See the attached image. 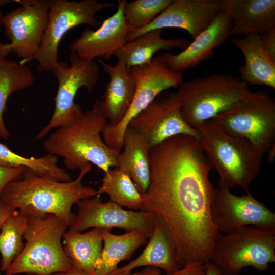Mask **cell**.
Wrapping results in <instances>:
<instances>
[{
	"label": "cell",
	"mask_w": 275,
	"mask_h": 275,
	"mask_svg": "<svg viewBox=\"0 0 275 275\" xmlns=\"http://www.w3.org/2000/svg\"><path fill=\"white\" fill-rule=\"evenodd\" d=\"M209 261L223 275H238L246 267L265 271L275 262V234L251 226L221 233Z\"/></svg>",
	"instance_id": "ba28073f"
},
{
	"label": "cell",
	"mask_w": 275,
	"mask_h": 275,
	"mask_svg": "<svg viewBox=\"0 0 275 275\" xmlns=\"http://www.w3.org/2000/svg\"><path fill=\"white\" fill-rule=\"evenodd\" d=\"M123 151L117 158V168L131 179L139 191L144 194L148 188L151 175L148 142L133 128L127 127L123 138Z\"/></svg>",
	"instance_id": "603a6c76"
},
{
	"label": "cell",
	"mask_w": 275,
	"mask_h": 275,
	"mask_svg": "<svg viewBox=\"0 0 275 275\" xmlns=\"http://www.w3.org/2000/svg\"><path fill=\"white\" fill-rule=\"evenodd\" d=\"M57 156L49 153L39 157H23L0 143V167L9 168L25 167L39 176L62 182L72 181L68 173L57 165Z\"/></svg>",
	"instance_id": "83f0119b"
},
{
	"label": "cell",
	"mask_w": 275,
	"mask_h": 275,
	"mask_svg": "<svg viewBox=\"0 0 275 275\" xmlns=\"http://www.w3.org/2000/svg\"><path fill=\"white\" fill-rule=\"evenodd\" d=\"M34 80L32 70L25 63L0 56V136L2 138L9 137L3 119L8 97L15 92L28 88Z\"/></svg>",
	"instance_id": "4316f807"
},
{
	"label": "cell",
	"mask_w": 275,
	"mask_h": 275,
	"mask_svg": "<svg viewBox=\"0 0 275 275\" xmlns=\"http://www.w3.org/2000/svg\"><path fill=\"white\" fill-rule=\"evenodd\" d=\"M70 65L59 61L52 70L58 81L54 99V110L50 120L35 137L41 139L54 128L68 125L82 113L81 107L74 102L78 90L85 87L91 93L99 78V67L94 60H88L71 52Z\"/></svg>",
	"instance_id": "8fae6325"
},
{
	"label": "cell",
	"mask_w": 275,
	"mask_h": 275,
	"mask_svg": "<svg viewBox=\"0 0 275 275\" xmlns=\"http://www.w3.org/2000/svg\"><path fill=\"white\" fill-rule=\"evenodd\" d=\"M78 215L68 230L81 232L90 228L111 230L121 228L126 232L141 231L150 237L156 216L141 210L133 211L124 209L121 206L109 200L103 202L101 195L82 200L77 203Z\"/></svg>",
	"instance_id": "9a60e30c"
},
{
	"label": "cell",
	"mask_w": 275,
	"mask_h": 275,
	"mask_svg": "<svg viewBox=\"0 0 275 275\" xmlns=\"http://www.w3.org/2000/svg\"><path fill=\"white\" fill-rule=\"evenodd\" d=\"M91 170L90 164L80 170L75 180L62 182L39 176L26 168L20 179L4 187L0 200L27 216L56 215L70 227L77 217L72 211V206L98 194V190L82 183Z\"/></svg>",
	"instance_id": "7a4b0ae2"
},
{
	"label": "cell",
	"mask_w": 275,
	"mask_h": 275,
	"mask_svg": "<svg viewBox=\"0 0 275 275\" xmlns=\"http://www.w3.org/2000/svg\"><path fill=\"white\" fill-rule=\"evenodd\" d=\"M211 119L226 133L249 141L262 156L275 147V100L265 91H249Z\"/></svg>",
	"instance_id": "8992f818"
},
{
	"label": "cell",
	"mask_w": 275,
	"mask_h": 275,
	"mask_svg": "<svg viewBox=\"0 0 275 275\" xmlns=\"http://www.w3.org/2000/svg\"><path fill=\"white\" fill-rule=\"evenodd\" d=\"M126 0H118L117 11L104 19L96 30L85 28L80 36L70 45L71 52L88 60L96 58L108 60L127 41L129 29L124 18Z\"/></svg>",
	"instance_id": "e0dca14e"
},
{
	"label": "cell",
	"mask_w": 275,
	"mask_h": 275,
	"mask_svg": "<svg viewBox=\"0 0 275 275\" xmlns=\"http://www.w3.org/2000/svg\"><path fill=\"white\" fill-rule=\"evenodd\" d=\"M103 229L81 233L68 230L63 237V250L74 268L94 275L103 248Z\"/></svg>",
	"instance_id": "d4e9b609"
},
{
	"label": "cell",
	"mask_w": 275,
	"mask_h": 275,
	"mask_svg": "<svg viewBox=\"0 0 275 275\" xmlns=\"http://www.w3.org/2000/svg\"><path fill=\"white\" fill-rule=\"evenodd\" d=\"M231 28L230 17L220 10L210 25L182 51L163 54L167 64L171 69L181 72L201 64L212 57L214 49L229 38Z\"/></svg>",
	"instance_id": "ac0fdd59"
},
{
	"label": "cell",
	"mask_w": 275,
	"mask_h": 275,
	"mask_svg": "<svg viewBox=\"0 0 275 275\" xmlns=\"http://www.w3.org/2000/svg\"><path fill=\"white\" fill-rule=\"evenodd\" d=\"M202 275H223L219 269L210 261L204 264V273Z\"/></svg>",
	"instance_id": "d590c367"
},
{
	"label": "cell",
	"mask_w": 275,
	"mask_h": 275,
	"mask_svg": "<svg viewBox=\"0 0 275 275\" xmlns=\"http://www.w3.org/2000/svg\"><path fill=\"white\" fill-rule=\"evenodd\" d=\"M106 118L92 107L71 124L58 127L43 143L48 153L63 158L70 170H82L93 163L104 173L117 167L120 152L109 148L101 138Z\"/></svg>",
	"instance_id": "3957f363"
},
{
	"label": "cell",
	"mask_w": 275,
	"mask_h": 275,
	"mask_svg": "<svg viewBox=\"0 0 275 275\" xmlns=\"http://www.w3.org/2000/svg\"><path fill=\"white\" fill-rule=\"evenodd\" d=\"M17 1L18 0H0V7L8 4L17 3Z\"/></svg>",
	"instance_id": "f35d334b"
},
{
	"label": "cell",
	"mask_w": 275,
	"mask_h": 275,
	"mask_svg": "<svg viewBox=\"0 0 275 275\" xmlns=\"http://www.w3.org/2000/svg\"><path fill=\"white\" fill-rule=\"evenodd\" d=\"M28 216L15 210L3 223L0 230V270L6 271L24 247V235Z\"/></svg>",
	"instance_id": "f546056e"
},
{
	"label": "cell",
	"mask_w": 275,
	"mask_h": 275,
	"mask_svg": "<svg viewBox=\"0 0 275 275\" xmlns=\"http://www.w3.org/2000/svg\"><path fill=\"white\" fill-rule=\"evenodd\" d=\"M231 43L238 48L245 59L244 65L239 69L241 81L249 86L265 85L275 89V61L263 49L260 34L233 37Z\"/></svg>",
	"instance_id": "7402d4cb"
},
{
	"label": "cell",
	"mask_w": 275,
	"mask_h": 275,
	"mask_svg": "<svg viewBox=\"0 0 275 275\" xmlns=\"http://www.w3.org/2000/svg\"><path fill=\"white\" fill-rule=\"evenodd\" d=\"M103 229V248L100 263L94 275H108L115 271L121 261L129 259L135 251L146 244L149 236L144 232L134 230L121 235Z\"/></svg>",
	"instance_id": "484cf974"
},
{
	"label": "cell",
	"mask_w": 275,
	"mask_h": 275,
	"mask_svg": "<svg viewBox=\"0 0 275 275\" xmlns=\"http://www.w3.org/2000/svg\"><path fill=\"white\" fill-rule=\"evenodd\" d=\"M16 209L0 200V230L5 221Z\"/></svg>",
	"instance_id": "e575fe53"
},
{
	"label": "cell",
	"mask_w": 275,
	"mask_h": 275,
	"mask_svg": "<svg viewBox=\"0 0 275 275\" xmlns=\"http://www.w3.org/2000/svg\"><path fill=\"white\" fill-rule=\"evenodd\" d=\"M231 19L230 36L261 34L275 28L274 0H219Z\"/></svg>",
	"instance_id": "ffe728a7"
},
{
	"label": "cell",
	"mask_w": 275,
	"mask_h": 275,
	"mask_svg": "<svg viewBox=\"0 0 275 275\" xmlns=\"http://www.w3.org/2000/svg\"><path fill=\"white\" fill-rule=\"evenodd\" d=\"M150 181L141 210L160 218L169 230L180 268L210 261L219 233L211 217L216 189L213 169L200 140L180 134L152 146Z\"/></svg>",
	"instance_id": "6da1fadb"
},
{
	"label": "cell",
	"mask_w": 275,
	"mask_h": 275,
	"mask_svg": "<svg viewBox=\"0 0 275 275\" xmlns=\"http://www.w3.org/2000/svg\"><path fill=\"white\" fill-rule=\"evenodd\" d=\"M162 30L146 32L134 40L127 42L114 54L117 60L123 61L128 68L149 62L161 50L184 49L190 41L184 38L164 39Z\"/></svg>",
	"instance_id": "cb8c5ba5"
},
{
	"label": "cell",
	"mask_w": 275,
	"mask_h": 275,
	"mask_svg": "<svg viewBox=\"0 0 275 275\" xmlns=\"http://www.w3.org/2000/svg\"><path fill=\"white\" fill-rule=\"evenodd\" d=\"M26 168H9L0 167V194L10 182L20 179Z\"/></svg>",
	"instance_id": "d6a6232c"
},
{
	"label": "cell",
	"mask_w": 275,
	"mask_h": 275,
	"mask_svg": "<svg viewBox=\"0 0 275 275\" xmlns=\"http://www.w3.org/2000/svg\"><path fill=\"white\" fill-rule=\"evenodd\" d=\"M3 14L2 12L0 11V29L1 26L2 25V18H3Z\"/></svg>",
	"instance_id": "60d3db41"
},
{
	"label": "cell",
	"mask_w": 275,
	"mask_h": 275,
	"mask_svg": "<svg viewBox=\"0 0 275 275\" xmlns=\"http://www.w3.org/2000/svg\"><path fill=\"white\" fill-rule=\"evenodd\" d=\"M102 181L98 194H108L109 200L121 207L141 210L143 203L142 194L125 172L115 167L104 173Z\"/></svg>",
	"instance_id": "f1b7e54d"
},
{
	"label": "cell",
	"mask_w": 275,
	"mask_h": 275,
	"mask_svg": "<svg viewBox=\"0 0 275 275\" xmlns=\"http://www.w3.org/2000/svg\"><path fill=\"white\" fill-rule=\"evenodd\" d=\"M275 148V147H274ZM273 148L267 154H268L267 161L268 163H273L274 160L275 149Z\"/></svg>",
	"instance_id": "74e56055"
},
{
	"label": "cell",
	"mask_w": 275,
	"mask_h": 275,
	"mask_svg": "<svg viewBox=\"0 0 275 275\" xmlns=\"http://www.w3.org/2000/svg\"><path fill=\"white\" fill-rule=\"evenodd\" d=\"M195 128L203 150L218 175L219 189L236 186L246 192L259 174L262 155L247 140L232 136L221 129L212 119Z\"/></svg>",
	"instance_id": "277c9868"
},
{
	"label": "cell",
	"mask_w": 275,
	"mask_h": 275,
	"mask_svg": "<svg viewBox=\"0 0 275 275\" xmlns=\"http://www.w3.org/2000/svg\"><path fill=\"white\" fill-rule=\"evenodd\" d=\"M148 239L145 249L139 257L108 275L131 271L142 266L161 268L166 274H171L181 268L177 262L176 248L173 237L163 221L158 216Z\"/></svg>",
	"instance_id": "44dd1931"
},
{
	"label": "cell",
	"mask_w": 275,
	"mask_h": 275,
	"mask_svg": "<svg viewBox=\"0 0 275 275\" xmlns=\"http://www.w3.org/2000/svg\"><path fill=\"white\" fill-rule=\"evenodd\" d=\"M26 275H36L33 273H26Z\"/></svg>",
	"instance_id": "7bdbcfd3"
},
{
	"label": "cell",
	"mask_w": 275,
	"mask_h": 275,
	"mask_svg": "<svg viewBox=\"0 0 275 275\" xmlns=\"http://www.w3.org/2000/svg\"><path fill=\"white\" fill-rule=\"evenodd\" d=\"M181 100L176 92L164 91L157 96L128 124L153 146L177 135L200 140L198 131L189 126L181 114Z\"/></svg>",
	"instance_id": "4fadbf2b"
},
{
	"label": "cell",
	"mask_w": 275,
	"mask_h": 275,
	"mask_svg": "<svg viewBox=\"0 0 275 275\" xmlns=\"http://www.w3.org/2000/svg\"><path fill=\"white\" fill-rule=\"evenodd\" d=\"M210 214L219 233L227 234L251 226L275 234L274 213L250 191L239 196L230 190L216 189Z\"/></svg>",
	"instance_id": "5bb4252c"
},
{
	"label": "cell",
	"mask_w": 275,
	"mask_h": 275,
	"mask_svg": "<svg viewBox=\"0 0 275 275\" xmlns=\"http://www.w3.org/2000/svg\"><path fill=\"white\" fill-rule=\"evenodd\" d=\"M260 38L263 49L270 58L275 61V28L260 34Z\"/></svg>",
	"instance_id": "836d02e7"
},
{
	"label": "cell",
	"mask_w": 275,
	"mask_h": 275,
	"mask_svg": "<svg viewBox=\"0 0 275 275\" xmlns=\"http://www.w3.org/2000/svg\"><path fill=\"white\" fill-rule=\"evenodd\" d=\"M115 6L98 0H50L47 26L34 58L38 64V71H52L59 61L61 40L69 31L81 25L100 26L101 22L96 17L97 13Z\"/></svg>",
	"instance_id": "30bf717a"
},
{
	"label": "cell",
	"mask_w": 275,
	"mask_h": 275,
	"mask_svg": "<svg viewBox=\"0 0 275 275\" xmlns=\"http://www.w3.org/2000/svg\"><path fill=\"white\" fill-rule=\"evenodd\" d=\"M111 275H132V274L131 273V271H122Z\"/></svg>",
	"instance_id": "ab89813d"
},
{
	"label": "cell",
	"mask_w": 275,
	"mask_h": 275,
	"mask_svg": "<svg viewBox=\"0 0 275 275\" xmlns=\"http://www.w3.org/2000/svg\"><path fill=\"white\" fill-rule=\"evenodd\" d=\"M52 275H90L84 271L73 267L71 270L65 272H59Z\"/></svg>",
	"instance_id": "8d00e7d4"
},
{
	"label": "cell",
	"mask_w": 275,
	"mask_h": 275,
	"mask_svg": "<svg viewBox=\"0 0 275 275\" xmlns=\"http://www.w3.org/2000/svg\"><path fill=\"white\" fill-rule=\"evenodd\" d=\"M143 275H161L160 268L148 266L142 271ZM204 273V264L198 262H190L177 271L166 275H202Z\"/></svg>",
	"instance_id": "1f68e13d"
},
{
	"label": "cell",
	"mask_w": 275,
	"mask_h": 275,
	"mask_svg": "<svg viewBox=\"0 0 275 275\" xmlns=\"http://www.w3.org/2000/svg\"><path fill=\"white\" fill-rule=\"evenodd\" d=\"M67 227L63 219L53 214L28 216L26 243L6 274L52 275L71 270L73 264L62 243Z\"/></svg>",
	"instance_id": "5b68a950"
},
{
	"label": "cell",
	"mask_w": 275,
	"mask_h": 275,
	"mask_svg": "<svg viewBox=\"0 0 275 275\" xmlns=\"http://www.w3.org/2000/svg\"><path fill=\"white\" fill-rule=\"evenodd\" d=\"M220 10L219 0H172L147 26L129 31L126 40L164 28L183 29L194 39L210 25Z\"/></svg>",
	"instance_id": "2e32d148"
},
{
	"label": "cell",
	"mask_w": 275,
	"mask_h": 275,
	"mask_svg": "<svg viewBox=\"0 0 275 275\" xmlns=\"http://www.w3.org/2000/svg\"><path fill=\"white\" fill-rule=\"evenodd\" d=\"M172 0H135L126 2L123 8L125 23L129 31L147 26Z\"/></svg>",
	"instance_id": "4dcf8cb0"
},
{
	"label": "cell",
	"mask_w": 275,
	"mask_h": 275,
	"mask_svg": "<svg viewBox=\"0 0 275 275\" xmlns=\"http://www.w3.org/2000/svg\"><path fill=\"white\" fill-rule=\"evenodd\" d=\"M136 90L132 101L122 120L116 125L107 123L102 130L103 140L111 149L120 152L123 138L130 121L143 111L159 94L183 81L182 72L171 69L161 53L148 62L129 68Z\"/></svg>",
	"instance_id": "9c48e42d"
},
{
	"label": "cell",
	"mask_w": 275,
	"mask_h": 275,
	"mask_svg": "<svg viewBox=\"0 0 275 275\" xmlns=\"http://www.w3.org/2000/svg\"><path fill=\"white\" fill-rule=\"evenodd\" d=\"M109 76L102 101L96 100L93 108L99 111L112 126L117 125L124 118L133 99L136 85L129 68L122 61L111 66L98 60Z\"/></svg>",
	"instance_id": "d6986e66"
},
{
	"label": "cell",
	"mask_w": 275,
	"mask_h": 275,
	"mask_svg": "<svg viewBox=\"0 0 275 275\" xmlns=\"http://www.w3.org/2000/svg\"><path fill=\"white\" fill-rule=\"evenodd\" d=\"M50 1L18 0L20 6L3 15L2 25L10 42H0V56L15 53L24 63L34 59L47 26Z\"/></svg>",
	"instance_id": "7c38bea8"
},
{
	"label": "cell",
	"mask_w": 275,
	"mask_h": 275,
	"mask_svg": "<svg viewBox=\"0 0 275 275\" xmlns=\"http://www.w3.org/2000/svg\"><path fill=\"white\" fill-rule=\"evenodd\" d=\"M132 275H143L142 271L140 272H137L136 273H134L132 274Z\"/></svg>",
	"instance_id": "b9f144b4"
},
{
	"label": "cell",
	"mask_w": 275,
	"mask_h": 275,
	"mask_svg": "<svg viewBox=\"0 0 275 275\" xmlns=\"http://www.w3.org/2000/svg\"><path fill=\"white\" fill-rule=\"evenodd\" d=\"M250 91L239 77L215 73L182 81L177 93L181 100L182 117L195 128L225 111Z\"/></svg>",
	"instance_id": "52a82bcc"
}]
</instances>
